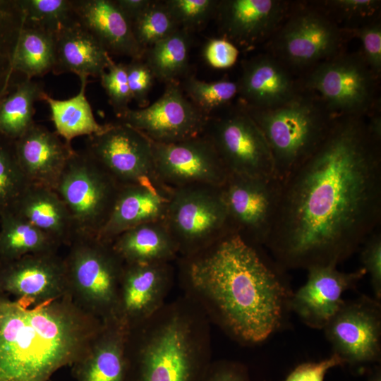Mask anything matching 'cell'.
<instances>
[{
  "label": "cell",
  "instance_id": "24",
  "mask_svg": "<svg viewBox=\"0 0 381 381\" xmlns=\"http://www.w3.org/2000/svg\"><path fill=\"white\" fill-rule=\"evenodd\" d=\"M111 61L107 49L77 18L55 33V74L99 77Z\"/></svg>",
  "mask_w": 381,
  "mask_h": 381
},
{
  "label": "cell",
  "instance_id": "22",
  "mask_svg": "<svg viewBox=\"0 0 381 381\" xmlns=\"http://www.w3.org/2000/svg\"><path fill=\"white\" fill-rule=\"evenodd\" d=\"M78 21L109 52L140 59L145 51L137 42L132 24L115 1H73Z\"/></svg>",
  "mask_w": 381,
  "mask_h": 381
},
{
  "label": "cell",
  "instance_id": "1",
  "mask_svg": "<svg viewBox=\"0 0 381 381\" xmlns=\"http://www.w3.org/2000/svg\"><path fill=\"white\" fill-rule=\"evenodd\" d=\"M380 143L360 116H341L314 152L280 181L265 246L281 267L337 266L378 229Z\"/></svg>",
  "mask_w": 381,
  "mask_h": 381
},
{
  "label": "cell",
  "instance_id": "43",
  "mask_svg": "<svg viewBox=\"0 0 381 381\" xmlns=\"http://www.w3.org/2000/svg\"><path fill=\"white\" fill-rule=\"evenodd\" d=\"M361 40L365 61L373 72L378 74L381 71V27L379 23H372L358 30Z\"/></svg>",
  "mask_w": 381,
  "mask_h": 381
},
{
  "label": "cell",
  "instance_id": "7",
  "mask_svg": "<svg viewBox=\"0 0 381 381\" xmlns=\"http://www.w3.org/2000/svg\"><path fill=\"white\" fill-rule=\"evenodd\" d=\"M120 188L88 153L73 151L54 190L70 214L75 238L97 236Z\"/></svg>",
  "mask_w": 381,
  "mask_h": 381
},
{
  "label": "cell",
  "instance_id": "41",
  "mask_svg": "<svg viewBox=\"0 0 381 381\" xmlns=\"http://www.w3.org/2000/svg\"><path fill=\"white\" fill-rule=\"evenodd\" d=\"M126 71L131 99L140 107L147 104L148 94L152 87L154 75L150 68L140 59H132L126 64Z\"/></svg>",
  "mask_w": 381,
  "mask_h": 381
},
{
  "label": "cell",
  "instance_id": "33",
  "mask_svg": "<svg viewBox=\"0 0 381 381\" xmlns=\"http://www.w3.org/2000/svg\"><path fill=\"white\" fill-rule=\"evenodd\" d=\"M190 40L181 28L147 49L145 62L154 77L167 84L174 83L188 67Z\"/></svg>",
  "mask_w": 381,
  "mask_h": 381
},
{
  "label": "cell",
  "instance_id": "38",
  "mask_svg": "<svg viewBox=\"0 0 381 381\" xmlns=\"http://www.w3.org/2000/svg\"><path fill=\"white\" fill-rule=\"evenodd\" d=\"M164 4L178 25L186 30L202 25L217 9L219 2L213 0H168Z\"/></svg>",
  "mask_w": 381,
  "mask_h": 381
},
{
  "label": "cell",
  "instance_id": "32",
  "mask_svg": "<svg viewBox=\"0 0 381 381\" xmlns=\"http://www.w3.org/2000/svg\"><path fill=\"white\" fill-rule=\"evenodd\" d=\"M45 92L42 85L27 78L0 102V137L14 142L35 123V103Z\"/></svg>",
  "mask_w": 381,
  "mask_h": 381
},
{
  "label": "cell",
  "instance_id": "14",
  "mask_svg": "<svg viewBox=\"0 0 381 381\" xmlns=\"http://www.w3.org/2000/svg\"><path fill=\"white\" fill-rule=\"evenodd\" d=\"M119 117L121 123L136 129L150 141L162 143L202 135L210 120L209 115L185 97L175 82L168 83L163 95L152 104L128 109Z\"/></svg>",
  "mask_w": 381,
  "mask_h": 381
},
{
  "label": "cell",
  "instance_id": "21",
  "mask_svg": "<svg viewBox=\"0 0 381 381\" xmlns=\"http://www.w3.org/2000/svg\"><path fill=\"white\" fill-rule=\"evenodd\" d=\"M171 191L153 182L121 186L111 212L96 238L110 243L129 229L164 220Z\"/></svg>",
  "mask_w": 381,
  "mask_h": 381
},
{
  "label": "cell",
  "instance_id": "50",
  "mask_svg": "<svg viewBox=\"0 0 381 381\" xmlns=\"http://www.w3.org/2000/svg\"><path fill=\"white\" fill-rule=\"evenodd\" d=\"M5 83H6V80L4 79L2 65H1V61H0V92L3 89Z\"/></svg>",
  "mask_w": 381,
  "mask_h": 381
},
{
  "label": "cell",
  "instance_id": "19",
  "mask_svg": "<svg viewBox=\"0 0 381 381\" xmlns=\"http://www.w3.org/2000/svg\"><path fill=\"white\" fill-rule=\"evenodd\" d=\"M13 149L28 183L54 190L74 151L56 131L35 123L13 142Z\"/></svg>",
  "mask_w": 381,
  "mask_h": 381
},
{
  "label": "cell",
  "instance_id": "5",
  "mask_svg": "<svg viewBox=\"0 0 381 381\" xmlns=\"http://www.w3.org/2000/svg\"><path fill=\"white\" fill-rule=\"evenodd\" d=\"M247 111L267 141L279 181L314 152L334 121L313 101L296 95L276 107Z\"/></svg>",
  "mask_w": 381,
  "mask_h": 381
},
{
  "label": "cell",
  "instance_id": "8",
  "mask_svg": "<svg viewBox=\"0 0 381 381\" xmlns=\"http://www.w3.org/2000/svg\"><path fill=\"white\" fill-rule=\"evenodd\" d=\"M164 221L176 243L179 257L198 253L235 233L217 186L171 189Z\"/></svg>",
  "mask_w": 381,
  "mask_h": 381
},
{
  "label": "cell",
  "instance_id": "49",
  "mask_svg": "<svg viewBox=\"0 0 381 381\" xmlns=\"http://www.w3.org/2000/svg\"><path fill=\"white\" fill-rule=\"evenodd\" d=\"M367 381H381V369L380 366H375L370 372Z\"/></svg>",
  "mask_w": 381,
  "mask_h": 381
},
{
  "label": "cell",
  "instance_id": "23",
  "mask_svg": "<svg viewBox=\"0 0 381 381\" xmlns=\"http://www.w3.org/2000/svg\"><path fill=\"white\" fill-rule=\"evenodd\" d=\"M127 332L115 318L103 322L87 351L71 365L75 381H123Z\"/></svg>",
  "mask_w": 381,
  "mask_h": 381
},
{
  "label": "cell",
  "instance_id": "29",
  "mask_svg": "<svg viewBox=\"0 0 381 381\" xmlns=\"http://www.w3.org/2000/svg\"><path fill=\"white\" fill-rule=\"evenodd\" d=\"M80 89L74 97L59 100L51 97L45 92L42 97V100L49 107L56 132L68 144L76 137L98 133L106 126L97 121L86 98L87 78H80Z\"/></svg>",
  "mask_w": 381,
  "mask_h": 381
},
{
  "label": "cell",
  "instance_id": "15",
  "mask_svg": "<svg viewBox=\"0 0 381 381\" xmlns=\"http://www.w3.org/2000/svg\"><path fill=\"white\" fill-rule=\"evenodd\" d=\"M307 85L321 96L331 115L361 116L373 104V72L357 56L322 62L310 73Z\"/></svg>",
  "mask_w": 381,
  "mask_h": 381
},
{
  "label": "cell",
  "instance_id": "3",
  "mask_svg": "<svg viewBox=\"0 0 381 381\" xmlns=\"http://www.w3.org/2000/svg\"><path fill=\"white\" fill-rule=\"evenodd\" d=\"M102 324L69 295L35 305L0 298V381H49L85 353Z\"/></svg>",
  "mask_w": 381,
  "mask_h": 381
},
{
  "label": "cell",
  "instance_id": "51",
  "mask_svg": "<svg viewBox=\"0 0 381 381\" xmlns=\"http://www.w3.org/2000/svg\"><path fill=\"white\" fill-rule=\"evenodd\" d=\"M9 82L10 81L6 83V85H4L1 91L0 92V102L2 100V99L8 94L7 92H8V87H9Z\"/></svg>",
  "mask_w": 381,
  "mask_h": 381
},
{
  "label": "cell",
  "instance_id": "11",
  "mask_svg": "<svg viewBox=\"0 0 381 381\" xmlns=\"http://www.w3.org/2000/svg\"><path fill=\"white\" fill-rule=\"evenodd\" d=\"M85 151L121 186L162 185L155 174L150 140L126 123H107L101 132L87 136Z\"/></svg>",
  "mask_w": 381,
  "mask_h": 381
},
{
  "label": "cell",
  "instance_id": "35",
  "mask_svg": "<svg viewBox=\"0 0 381 381\" xmlns=\"http://www.w3.org/2000/svg\"><path fill=\"white\" fill-rule=\"evenodd\" d=\"M29 185L16 158L13 142L0 137V216L13 209Z\"/></svg>",
  "mask_w": 381,
  "mask_h": 381
},
{
  "label": "cell",
  "instance_id": "2",
  "mask_svg": "<svg viewBox=\"0 0 381 381\" xmlns=\"http://www.w3.org/2000/svg\"><path fill=\"white\" fill-rule=\"evenodd\" d=\"M177 260L183 295L238 343L259 344L282 327L293 293L236 233Z\"/></svg>",
  "mask_w": 381,
  "mask_h": 381
},
{
  "label": "cell",
  "instance_id": "46",
  "mask_svg": "<svg viewBox=\"0 0 381 381\" xmlns=\"http://www.w3.org/2000/svg\"><path fill=\"white\" fill-rule=\"evenodd\" d=\"M332 6L351 15L366 16L373 13L380 5L376 0H334L329 1Z\"/></svg>",
  "mask_w": 381,
  "mask_h": 381
},
{
  "label": "cell",
  "instance_id": "45",
  "mask_svg": "<svg viewBox=\"0 0 381 381\" xmlns=\"http://www.w3.org/2000/svg\"><path fill=\"white\" fill-rule=\"evenodd\" d=\"M238 49L225 38L212 39L205 46L203 56L207 63L215 68H227L237 61Z\"/></svg>",
  "mask_w": 381,
  "mask_h": 381
},
{
  "label": "cell",
  "instance_id": "27",
  "mask_svg": "<svg viewBox=\"0 0 381 381\" xmlns=\"http://www.w3.org/2000/svg\"><path fill=\"white\" fill-rule=\"evenodd\" d=\"M238 93L254 109L283 104L294 95L292 81L283 67L271 57H256L244 66Z\"/></svg>",
  "mask_w": 381,
  "mask_h": 381
},
{
  "label": "cell",
  "instance_id": "48",
  "mask_svg": "<svg viewBox=\"0 0 381 381\" xmlns=\"http://www.w3.org/2000/svg\"><path fill=\"white\" fill-rule=\"evenodd\" d=\"M7 3L0 1V27L4 25V23L10 20L13 13L6 6Z\"/></svg>",
  "mask_w": 381,
  "mask_h": 381
},
{
  "label": "cell",
  "instance_id": "28",
  "mask_svg": "<svg viewBox=\"0 0 381 381\" xmlns=\"http://www.w3.org/2000/svg\"><path fill=\"white\" fill-rule=\"evenodd\" d=\"M110 243L126 264L172 262L179 257L176 243L164 220L129 229Z\"/></svg>",
  "mask_w": 381,
  "mask_h": 381
},
{
  "label": "cell",
  "instance_id": "4",
  "mask_svg": "<svg viewBox=\"0 0 381 381\" xmlns=\"http://www.w3.org/2000/svg\"><path fill=\"white\" fill-rule=\"evenodd\" d=\"M123 381H200L212 360L210 322L182 295L128 329Z\"/></svg>",
  "mask_w": 381,
  "mask_h": 381
},
{
  "label": "cell",
  "instance_id": "36",
  "mask_svg": "<svg viewBox=\"0 0 381 381\" xmlns=\"http://www.w3.org/2000/svg\"><path fill=\"white\" fill-rule=\"evenodd\" d=\"M131 24L135 37L145 51L179 29L164 2L152 1Z\"/></svg>",
  "mask_w": 381,
  "mask_h": 381
},
{
  "label": "cell",
  "instance_id": "30",
  "mask_svg": "<svg viewBox=\"0 0 381 381\" xmlns=\"http://www.w3.org/2000/svg\"><path fill=\"white\" fill-rule=\"evenodd\" d=\"M55 64V34L46 29L21 25L12 53L13 71L27 78L42 76L52 71Z\"/></svg>",
  "mask_w": 381,
  "mask_h": 381
},
{
  "label": "cell",
  "instance_id": "26",
  "mask_svg": "<svg viewBox=\"0 0 381 381\" xmlns=\"http://www.w3.org/2000/svg\"><path fill=\"white\" fill-rule=\"evenodd\" d=\"M59 247L75 238L70 214L55 190L30 184L13 209Z\"/></svg>",
  "mask_w": 381,
  "mask_h": 381
},
{
  "label": "cell",
  "instance_id": "37",
  "mask_svg": "<svg viewBox=\"0 0 381 381\" xmlns=\"http://www.w3.org/2000/svg\"><path fill=\"white\" fill-rule=\"evenodd\" d=\"M183 89L190 102L209 115L234 97L238 93V83L226 80L205 82L189 77L183 83Z\"/></svg>",
  "mask_w": 381,
  "mask_h": 381
},
{
  "label": "cell",
  "instance_id": "13",
  "mask_svg": "<svg viewBox=\"0 0 381 381\" xmlns=\"http://www.w3.org/2000/svg\"><path fill=\"white\" fill-rule=\"evenodd\" d=\"M280 181L229 175L220 187L234 231L257 248L265 246L280 193Z\"/></svg>",
  "mask_w": 381,
  "mask_h": 381
},
{
  "label": "cell",
  "instance_id": "9",
  "mask_svg": "<svg viewBox=\"0 0 381 381\" xmlns=\"http://www.w3.org/2000/svg\"><path fill=\"white\" fill-rule=\"evenodd\" d=\"M204 134L229 175L278 179L267 141L247 111L210 120Z\"/></svg>",
  "mask_w": 381,
  "mask_h": 381
},
{
  "label": "cell",
  "instance_id": "39",
  "mask_svg": "<svg viewBox=\"0 0 381 381\" xmlns=\"http://www.w3.org/2000/svg\"><path fill=\"white\" fill-rule=\"evenodd\" d=\"M99 77L111 105L117 116H120L129 109L128 104L132 99L127 80L126 64H116L112 61L107 71Z\"/></svg>",
  "mask_w": 381,
  "mask_h": 381
},
{
  "label": "cell",
  "instance_id": "34",
  "mask_svg": "<svg viewBox=\"0 0 381 381\" xmlns=\"http://www.w3.org/2000/svg\"><path fill=\"white\" fill-rule=\"evenodd\" d=\"M23 23L54 34L76 19L73 1L22 0L15 1Z\"/></svg>",
  "mask_w": 381,
  "mask_h": 381
},
{
  "label": "cell",
  "instance_id": "16",
  "mask_svg": "<svg viewBox=\"0 0 381 381\" xmlns=\"http://www.w3.org/2000/svg\"><path fill=\"white\" fill-rule=\"evenodd\" d=\"M174 279L171 262L124 263L114 318L127 329L149 318L167 302Z\"/></svg>",
  "mask_w": 381,
  "mask_h": 381
},
{
  "label": "cell",
  "instance_id": "40",
  "mask_svg": "<svg viewBox=\"0 0 381 381\" xmlns=\"http://www.w3.org/2000/svg\"><path fill=\"white\" fill-rule=\"evenodd\" d=\"M376 229L362 245L363 268L370 278L375 298L381 299V233Z\"/></svg>",
  "mask_w": 381,
  "mask_h": 381
},
{
  "label": "cell",
  "instance_id": "42",
  "mask_svg": "<svg viewBox=\"0 0 381 381\" xmlns=\"http://www.w3.org/2000/svg\"><path fill=\"white\" fill-rule=\"evenodd\" d=\"M341 359L334 353L317 362H305L295 367L284 381H324L329 370L342 366Z\"/></svg>",
  "mask_w": 381,
  "mask_h": 381
},
{
  "label": "cell",
  "instance_id": "20",
  "mask_svg": "<svg viewBox=\"0 0 381 381\" xmlns=\"http://www.w3.org/2000/svg\"><path fill=\"white\" fill-rule=\"evenodd\" d=\"M276 44L277 50L286 61L304 66L332 56L339 44V33L322 15L303 11L284 25Z\"/></svg>",
  "mask_w": 381,
  "mask_h": 381
},
{
  "label": "cell",
  "instance_id": "17",
  "mask_svg": "<svg viewBox=\"0 0 381 381\" xmlns=\"http://www.w3.org/2000/svg\"><path fill=\"white\" fill-rule=\"evenodd\" d=\"M0 287L28 305L68 295L64 259L52 251L0 262Z\"/></svg>",
  "mask_w": 381,
  "mask_h": 381
},
{
  "label": "cell",
  "instance_id": "10",
  "mask_svg": "<svg viewBox=\"0 0 381 381\" xmlns=\"http://www.w3.org/2000/svg\"><path fill=\"white\" fill-rule=\"evenodd\" d=\"M362 295L344 301L323 328L333 353L356 369L378 363L381 358V305Z\"/></svg>",
  "mask_w": 381,
  "mask_h": 381
},
{
  "label": "cell",
  "instance_id": "44",
  "mask_svg": "<svg viewBox=\"0 0 381 381\" xmlns=\"http://www.w3.org/2000/svg\"><path fill=\"white\" fill-rule=\"evenodd\" d=\"M200 381H252L243 363L231 360L212 361Z\"/></svg>",
  "mask_w": 381,
  "mask_h": 381
},
{
  "label": "cell",
  "instance_id": "31",
  "mask_svg": "<svg viewBox=\"0 0 381 381\" xmlns=\"http://www.w3.org/2000/svg\"><path fill=\"white\" fill-rule=\"evenodd\" d=\"M59 248L48 236L13 210L0 216L1 263Z\"/></svg>",
  "mask_w": 381,
  "mask_h": 381
},
{
  "label": "cell",
  "instance_id": "47",
  "mask_svg": "<svg viewBox=\"0 0 381 381\" xmlns=\"http://www.w3.org/2000/svg\"><path fill=\"white\" fill-rule=\"evenodd\" d=\"M116 4L132 23L149 6L150 0H117Z\"/></svg>",
  "mask_w": 381,
  "mask_h": 381
},
{
  "label": "cell",
  "instance_id": "18",
  "mask_svg": "<svg viewBox=\"0 0 381 381\" xmlns=\"http://www.w3.org/2000/svg\"><path fill=\"white\" fill-rule=\"evenodd\" d=\"M306 283L289 301L294 311L308 327L322 329L342 306L343 294L353 287L366 274L361 267L345 272L336 265H317L308 268Z\"/></svg>",
  "mask_w": 381,
  "mask_h": 381
},
{
  "label": "cell",
  "instance_id": "12",
  "mask_svg": "<svg viewBox=\"0 0 381 381\" xmlns=\"http://www.w3.org/2000/svg\"><path fill=\"white\" fill-rule=\"evenodd\" d=\"M150 142L156 176L169 189L198 185L221 187L229 176L205 134L175 143Z\"/></svg>",
  "mask_w": 381,
  "mask_h": 381
},
{
  "label": "cell",
  "instance_id": "6",
  "mask_svg": "<svg viewBox=\"0 0 381 381\" xmlns=\"http://www.w3.org/2000/svg\"><path fill=\"white\" fill-rule=\"evenodd\" d=\"M64 258L68 294L102 322L114 318L124 262L111 243L95 237H75Z\"/></svg>",
  "mask_w": 381,
  "mask_h": 381
},
{
  "label": "cell",
  "instance_id": "25",
  "mask_svg": "<svg viewBox=\"0 0 381 381\" xmlns=\"http://www.w3.org/2000/svg\"><path fill=\"white\" fill-rule=\"evenodd\" d=\"M224 32L243 44H253L276 28L285 5L276 0H228L219 3Z\"/></svg>",
  "mask_w": 381,
  "mask_h": 381
}]
</instances>
